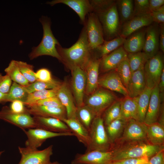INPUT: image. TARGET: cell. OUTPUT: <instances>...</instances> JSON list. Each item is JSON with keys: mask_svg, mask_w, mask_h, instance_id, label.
Segmentation results:
<instances>
[{"mask_svg": "<svg viewBox=\"0 0 164 164\" xmlns=\"http://www.w3.org/2000/svg\"><path fill=\"white\" fill-rule=\"evenodd\" d=\"M56 47L62 62L70 69L77 67L84 70L92 57L84 26L77 41L71 46L65 48L60 44Z\"/></svg>", "mask_w": 164, "mask_h": 164, "instance_id": "6da1fadb", "label": "cell"}, {"mask_svg": "<svg viewBox=\"0 0 164 164\" xmlns=\"http://www.w3.org/2000/svg\"><path fill=\"white\" fill-rule=\"evenodd\" d=\"M162 149L164 146L152 145L147 140L126 142L113 147L112 161L145 157L150 158Z\"/></svg>", "mask_w": 164, "mask_h": 164, "instance_id": "7a4b0ae2", "label": "cell"}, {"mask_svg": "<svg viewBox=\"0 0 164 164\" xmlns=\"http://www.w3.org/2000/svg\"><path fill=\"white\" fill-rule=\"evenodd\" d=\"M40 21L43 29L42 39L37 46L32 48V51L29 54V57L32 60L39 56L47 55L55 57L62 62L61 57L56 47V45L60 44L52 33L50 21L47 18L43 17Z\"/></svg>", "mask_w": 164, "mask_h": 164, "instance_id": "3957f363", "label": "cell"}, {"mask_svg": "<svg viewBox=\"0 0 164 164\" xmlns=\"http://www.w3.org/2000/svg\"><path fill=\"white\" fill-rule=\"evenodd\" d=\"M90 141L86 151L92 150L108 151L113 146L108 137L103 119L101 116H96L89 131Z\"/></svg>", "mask_w": 164, "mask_h": 164, "instance_id": "277c9868", "label": "cell"}, {"mask_svg": "<svg viewBox=\"0 0 164 164\" xmlns=\"http://www.w3.org/2000/svg\"><path fill=\"white\" fill-rule=\"evenodd\" d=\"M96 14L102 27L105 40L117 37L120 32L121 23L115 3L105 11Z\"/></svg>", "mask_w": 164, "mask_h": 164, "instance_id": "5b68a950", "label": "cell"}, {"mask_svg": "<svg viewBox=\"0 0 164 164\" xmlns=\"http://www.w3.org/2000/svg\"><path fill=\"white\" fill-rule=\"evenodd\" d=\"M117 97L111 91L98 88L86 100L84 104L90 107L97 116H101L105 110L117 100Z\"/></svg>", "mask_w": 164, "mask_h": 164, "instance_id": "8992f818", "label": "cell"}, {"mask_svg": "<svg viewBox=\"0 0 164 164\" xmlns=\"http://www.w3.org/2000/svg\"><path fill=\"white\" fill-rule=\"evenodd\" d=\"M163 69V56L158 52L149 59L144 65V72L146 87L152 89L158 85Z\"/></svg>", "mask_w": 164, "mask_h": 164, "instance_id": "52a82bcc", "label": "cell"}, {"mask_svg": "<svg viewBox=\"0 0 164 164\" xmlns=\"http://www.w3.org/2000/svg\"><path fill=\"white\" fill-rule=\"evenodd\" d=\"M84 25L89 45L92 50L102 44L104 41L102 27L97 15L93 12L87 14Z\"/></svg>", "mask_w": 164, "mask_h": 164, "instance_id": "ba28073f", "label": "cell"}, {"mask_svg": "<svg viewBox=\"0 0 164 164\" xmlns=\"http://www.w3.org/2000/svg\"><path fill=\"white\" fill-rule=\"evenodd\" d=\"M53 147L51 145L42 150L19 147L21 155L19 164H53L50 157L53 154Z\"/></svg>", "mask_w": 164, "mask_h": 164, "instance_id": "9c48e42d", "label": "cell"}, {"mask_svg": "<svg viewBox=\"0 0 164 164\" xmlns=\"http://www.w3.org/2000/svg\"><path fill=\"white\" fill-rule=\"evenodd\" d=\"M0 119L14 125L22 130L38 128L33 117L28 112L15 113L6 106H3L0 111Z\"/></svg>", "mask_w": 164, "mask_h": 164, "instance_id": "30bf717a", "label": "cell"}, {"mask_svg": "<svg viewBox=\"0 0 164 164\" xmlns=\"http://www.w3.org/2000/svg\"><path fill=\"white\" fill-rule=\"evenodd\" d=\"M27 137L25 147L32 149H38L46 139L58 136H74L72 132L56 133L39 128L22 130Z\"/></svg>", "mask_w": 164, "mask_h": 164, "instance_id": "8fae6325", "label": "cell"}, {"mask_svg": "<svg viewBox=\"0 0 164 164\" xmlns=\"http://www.w3.org/2000/svg\"><path fill=\"white\" fill-rule=\"evenodd\" d=\"M147 125L144 122L134 119L128 120L121 136L115 144L117 143L119 145L128 142L147 140Z\"/></svg>", "mask_w": 164, "mask_h": 164, "instance_id": "7c38bea8", "label": "cell"}, {"mask_svg": "<svg viewBox=\"0 0 164 164\" xmlns=\"http://www.w3.org/2000/svg\"><path fill=\"white\" fill-rule=\"evenodd\" d=\"M71 71V87L77 108L84 104V97L86 85L85 70L77 67L70 69Z\"/></svg>", "mask_w": 164, "mask_h": 164, "instance_id": "4fadbf2b", "label": "cell"}, {"mask_svg": "<svg viewBox=\"0 0 164 164\" xmlns=\"http://www.w3.org/2000/svg\"><path fill=\"white\" fill-rule=\"evenodd\" d=\"M113 151L92 150L77 154L71 164H108L112 161Z\"/></svg>", "mask_w": 164, "mask_h": 164, "instance_id": "5bb4252c", "label": "cell"}, {"mask_svg": "<svg viewBox=\"0 0 164 164\" xmlns=\"http://www.w3.org/2000/svg\"><path fill=\"white\" fill-rule=\"evenodd\" d=\"M152 24L145 30V43L143 49V52L150 58L159 52V26L155 22Z\"/></svg>", "mask_w": 164, "mask_h": 164, "instance_id": "9a60e30c", "label": "cell"}, {"mask_svg": "<svg viewBox=\"0 0 164 164\" xmlns=\"http://www.w3.org/2000/svg\"><path fill=\"white\" fill-rule=\"evenodd\" d=\"M98 84L101 87L118 92L125 97H129L126 88L115 70L99 78Z\"/></svg>", "mask_w": 164, "mask_h": 164, "instance_id": "2e32d148", "label": "cell"}, {"mask_svg": "<svg viewBox=\"0 0 164 164\" xmlns=\"http://www.w3.org/2000/svg\"><path fill=\"white\" fill-rule=\"evenodd\" d=\"M153 22L150 13L135 16L123 24L120 36L126 39L141 28L149 26Z\"/></svg>", "mask_w": 164, "mask_h": 164, "instance_id": "e0dca14e", "label": "cell"}, {"mask_svg": "<svg viewBox=\"0 0 164 164\" xmlns=\"http://www.w3.org/2000/svg\"><path fill=\"white\" fill-rule=\"evenodd\" d=\"M100 59L92 57L84 70L86 74V85L85 93L89 95L99 87L98 81Z\"/></svg>", "mask_w": 164, "mask_h": 164, "instance_id": "ac0fdd59", "label": "cell"}, {"mask_svg": "<svg viewBox=\"0 0 164 164\" xmlns=\"http://www.w3.org/2000/svg\"><path fill=\"white\" fill-rule=\"evenodd\" d=\"M56 97L66 110L67 118H76L77 108L74 97L66 82L62 83L58 88Z\"/></svg>", "mask_w": 164, "mask_h": 164, "instance_id": "d6986e66", "label": "cell"}, {"mask_svg": "<svg viewBox=\"0 0 164 164\" xmlns=\"http://www.w3.org/2000/svg\"><path fill=\"white\" fill-rule=\"evenodd\" d=\"M128 54L123 46L120 47L100 58L99 70L106 72L114 70L127 57Z\"/></svg>", "mask_w": 164, "mask_h": 164, "instance_id": "ffe728a7", "label": "cell"}, {"mask_svg": "<svg viewBox=\"0 0 164 164\" xmlns=\"http://www.w3.org/2000/svg\"><path fill=\"white\" fill-rule=\"evenodd\" d=\"M27 106V111L33 116L53 118L61 121L67 118L66 111L64 107L38 105H29Z\"/></svg>", "mask_w": 164, "mask_h": 164, "instance_id": "44dd1931", "label": "cell"}, {"mask_svg": "<svg viewBox=\"0 0 164 164\" xmlns=\"http://www.w3.org/2000/svg\"><path fill=\"white\" fill-rule=\"evenodd\" d=\"M158 85L152 89L149 106L144 123L148 125L158 122L161 102Z\"/></svg>", "mask_w": 164, "mask_h": 164, "instance_id": "7402d4cb", "label": "cell"}, {"mask_svg": "<svg viewBox=\"0 0 164 164\" xmlns=\"http://www.w3.org/2000/svg\"><path fill=\"white\" fill-rule=\"evenodd\" d=\"M53 6L58 3L65 4L73 10L78 15L81 23L84 24L88 14L92 12V7L89 0H54L47 2Z\"/></svg>", "mask_w": 164, "mask_h": 164, "instance_id": "603a6c76", "label": "cell"}, {"mask_svg": "<svg viewBox=\"0 0 164 164\" xmlns=\"http://www.w3.org/2000/svg\"><path fill=\"white\" fill-rule=\"evenodd\" d=\"M33 118L38 128L56 133L72 132L66 124L58 119L39 116Z\"/></svg>", "mask_w": 164, "mask_h": 164, "instance_id": "cb8c5ba5", "label": "cell"}, {"mask_svg": "<svg viewBox=\"0 0 164 164\" xmlns=\"http://www.w3.org/2000/svg\"><path fill=\"white\" fill-rule=\"evenodd\" d=\"M144 67L132 73L126 88L128 96L131 97L138 96L146 87Z\"/></svg>", "mask_w": 164, "mask_h": 164, "instance_id": "d4e9b609", "label": "cell"}, {"mask_svg": "<svg viewBox=\"0 0 164 164\" xmlns=\"http://www.w3.org/2000/svg\"><path fill=\"white\" fill-rule=\"evenodd\" d=\"M145 30H142L132 34L127 39L123 47L128 53L141 52L143 50L145 43Z\"/></svg>", "mask_w": 164, "mask_h": 164, "instance_id": "484cf974", "label": "cell"}, {"mask_svg": "<svg viewBox=\"0 0 164 164\" xmlns=\"http://www.w3.org/2000/svg\"><path fill=\"white\" fill-rule=\"evenodd\" d=\"M62 121L68 126L78 141L87 147L90 141L89 132L77 118H66Z\"/></svg>", "mask_w": 164, "mask_h": 164, "instance_id": "4316f807", "label": "cell"}, {"mask_svg": "<svg viewBox=\"0 0 164 164\" xmlns=\"http://www.w3.org/2000/svg\"><path fill=\"white\" fill-rule=\"evenodd\" d=\"M138 100V96L135 97H125L121 100V112L119 118L127 121L130 119L137 120Z\"/></svg>", "mask_w": 164, "mask_h": 164, "instance_id": "83f0119b", "label": "cell"}, {"mask_svg": "<svg viewBox=\"0 0 164 164\" xmlns=\"http://www.w3.org/2000/svg\"><path fill=\"white\" fill-rule=\"evenodd\" d=\"M127 121L118 118L105 126L108 137L113 147L121 136Z\"/></svg>", "mask_w": 164, "mask_h": 164, "instance_id": "f1b7e54d", "label": "cell"}, {"mask_svg": "<svg viewBox=\"0 0 164 164\" xmlns=\"http://www.w3.org/2000/svg\"><path fill=\"white\" fill-rule=\"evenodd\" d=\"M146 139L152 145L164 146V126L158 122L147 125Z\"/></svg>", "mask_w": 164, "mask_h": 164, "instance_id": "f546056e", "label": "cell"}, {"mask_svg": "<svg viewBox=\"0 0 164 164\" xmlns=\"http://www.w3.org/2000/svg\"><path fill=\"white\" fill-rule=\"evenodd\" d=\"M125 39L119 36L111 40H104L102 44L91 50L92 55L94 54L101 58L121 46Z\"/></svg>", "mask_w": 164, "mask_h": 164, "instance_id": "4dcf8cb0", "label": "cell"}, {"mask_svg": "<svg viewBox=\"0 0 164 164\" xmlns=\"http://www.w3.org/2000/svg\"><path fill=\"white\" fill-rule=\"evenodd\" d=\"M115 4L121 24H124L134 16V1L116 0Z\"/></svg>", "mask_w": 164, "mask_h": 164, "instance_id": "1f68e13d", "label": "cell"}, {"mask_svg": "<svg viewBox=\"0 0 164 164\" xmlns=\"http://www.w3.org/2000/svg\"><path fill=\"white\" fill-rule=\"evenodd\" d=\"M76 116L80 122L88 131L94 120L97 116L93 110L85 104L77 108Z\"/></svg>", "mask_w": 164, "mask_h": 164, "instance_id": "d6a6232c", "label": "cell"}, {"mask_svg": "<svg viewBox=\"0 0 164 164\" xmlns=\"http://www.w3.org/2000/svg\"><path fill=\"white\" fill-rule=\"evenodd\" d=\"M152 89L146 87L138 96L137 120L144 122L148 108Z\"/></svg>", "mask_w": 164, "mask_h": 164, "instance_id": "836d02e7", "label": "cell"}, {"mask_svg": "<svg viewBox=\"0 0 164 164\" xmlns=\"http://www.w3.org/2000/svg\"><path fill=\"white\" fill-rule=\"evenodd\" d=\"M4 71L6 74L9 76L13 82L22 86H26L29 84L21 73L16 60H11Z\"/></svg>", "mask_w": 164, "mask_h": 164, "instance_id": "e575fe53", "label": "cell"}, {"mask_svg": "<svg viewBox=\"0 0 164 164\" xmlns=\"http://www.w3.org/2000/svg\"><path fill=\"white\" fill-rule=\"evenodd\" d=\"M29 94L23 86L13 82L9 92L7 93L5 102L18 101L24 104Z\"/></svg>", "mask_w": 164, "mask_h": 164, "instance_id": "d590c367", "label": "cell"}, {"mask_svg": "<svg viewBox=\"0 0 164 164\" xmlns=\"http://www.w3.org/2000/svg\"><path fill=\"white\" fill-rule=\"evenodd\" d=\"M127 58L132 73L144 67L147 61L150 58L147 54L143 52L128 53Z\"/></svg>", "mask_w": 164, "mask_h": 164, "instance_id": "8d00e7d4", "label": "cell"}, {"mask_svg": "<svg viewBox=\"0 0 164 164\" xmlns=\"http://www.w3.org/2000/svg\"><path fill=\"white\" fill-rule=\"evenodd\" d=\"M121 100H117L108 108L103 113L102 117L105 126L119 117Z\"/></svg>", "mask_w": 164, "mask_h": 164, "instance_id": "74e56055", "label": "cell"}, {"mask_svg": "<svg viewBox=\"0 0 164 164\" xmlns=\"http://www.w3.org/2000/svg\"><path fill=\"white\" fill-rule=\"evenodd\" d=\"M61 83L54 79L49 82L36 80L32 83L29 84L27 86L23 87L27 92L29 94L36 91L57 88L60 87Z\"/></svg>", "mask_w": 164, "mask_h": 164, "instance_id": "f35d334b", "label": "cell"}, {"mask_svg": "<svg viewBox=\"0 0 164 164\" xmlns=\"http://www.w3.org/2000/svg\"><path fill=\"white\" fill-rule=\"evenodd\" d=\"M59 87L51 89L36 91L29 94L24 104L26 106L39 100L50 97H56Z\"/></svg>", "mask_w": 164, "mask_h": 164, "instance_id": "ab89813d", "label": "cell"}, {"mask_svg": "<svg viewBox=\"0 0 164 164\" xmlns=\"http://www.w3.org/2000/svg\"><path fill=\"white\" fill-rule=\"evenodd\" d=\"M114 70L126 88L132 74L127 56L118 65Z\"/></svg>", "mask_w": 164, "mask_h": 164, "instance_id": "60d3db41", "label": "cell"}, {"mask_svg": "<svg viewBox=\"0 0 164 164\" xmlns=\"http://www.w3.org/2000/svg\"><path fill=\"white\" fill-rule=\"evenodd\" d=\"M16 62L21 73L30 84L37 80L32 65L21 61Z\"/></svg>", "mask_w": 164, "mask_h": 164, "instance_id": "b9f144b4", "label": "cell"}, {"mask_svg": "<svg viewBox=\"0 0 164 164\" xmlns=\"http://www.w3.org/2000/svg\"><path fill=\"white\" fill-rule=\"evenodd\" d=\"M90 1L92 12L96 14L105 11L115 3V1L113 0H90Z\"/></svg>", "mask_w": 164, "mask_h": 164, "instance_id": "7bdbcfd3", "label": "cell"}, {"mask_svg": "<svg viewBox=\"0 0 164 164\" xmlns=\"http://www.w3.org/2000/svg\"><path fill=\"white\" fill-rule=\"evenodd\" d=\"M134 16L150 13L149 0L134 1Z\"/></svg>", "mask_w": 164, "mask_h": 164, "instance_id": "ee69618b", "label": "cell"}, {"mask_svg": "<svg viewBox=\"0 0 164 164\" xmlns=\"http://www.w3.org/2000/svg\"><path fill=\"white\" fill-rule=\"evenodd\" d=\"M29 105H38L46 106L64 107L56 96L50 97L39 100L26 106Z\"/></svg>", "mask_w": 164, "mask_h": 164, "instance_id": "f6af8a7d", "label": "cell"}, {"mask_svg": "<svg viewBox=\"0 0 164 164\" xmlns=\"http://www.w3.org/2000/svg\"><path fill=\"white\" fill-rule=\"evenodd\" d=\"M149 158L147 157L137 158H128L112 161L108 164H147Z\"/></svg>", "mask_w": 164, "mask_h": 164, "instance_id": "bcb514c9", "label": "cell"}, {"mask_svg": "<svg viewBox=\"0 0 164 164\" xmlns=\"http://www.w3.org/2000/svg\"><path fill=\"white\" fill-rule=\"evenodd\" d=\"M12 81L9 76L3 75L0 73V92L8 93L12 85Z\"/></svg>", "mask_w": 164, "mask_h": 164, "instance_id": "7dc6e473", "label": "cell"}, {"mask_svg": "<svg viewBox=\"0 0 164 164\" xmlns=\"http://www.w3.org/2000/svg\"><path fill=\"white\" fill-rule=\"evenodd\" d=\"M37 80L49 82L53 80L51 72L47 69L43 68L39 69L35 72Z\"/></svg>", "mask_w": 164, "mask_h": 164, "instance_id": "c3c4849f", "label": "cell"}, {"mask_svg": "<svg viewBox=\"0 0 164 164\" xmlns=\"http://www.w3.org/2000/svg\"><path fill=\"white\" fill-rule=\"evenodd\" d=\"M153 22L160 24L164 23V5L150 12Z\"/></svg>", "mask_w": 164, "mask_h": 164, "instance_id": "681fc988", "label": "cell"}, {"mask_svg": "<svg viewBox=\"0 0 164 164\" xmlns=\"http://www.w3.org/2000/svg\"><path fill=\"white\" fill-rule=\"evenodd\" d=\"M24 103L19 101H15L12 102L10 109L13 112L16 113H24L28 112L27 108Z\"/></svg>", "mask_w": 164, "mask_h": 164, "instance_id": "f907efd6", "label": "cell"}, {"mask_svg": "<svg viewBox=\"0 0 164 164\" xmlns=\"http://www.w3.org/2000/svg\"><path fill=\"white\" fill-rule=\"evenodd\" d=\"M147 164H164V149L160 150L151 157Z\"/></svg>", "mask_w": 164, "mask_h": 164, "instance_id": "816d5d0a", "label": "cell"}, {"mask_svg": "<svg viewBox=\"0 0 164 164\" xmlns=\"http://www.w3.org/2000/svg\"><path fill=\"white\" fill-rule=\"evenodd\" d=\"M149 7L151 12L156 10L164 5V0H149Z\"/></svg>", "mask_w": 164, "mask_h": 164, "instance_id": "f5cc1de1", "label": "cell"}, {"mask_svg": "<svg viewBox=\"0 0 164 164\" xmlns=\"http://www.w3.org/2000/svg\"><path fill=\"white\" fill-rule=\"evenodd\" d=\"M159 48L162 52H164V23L159 24Z\"/></svg>", "mask_w": 164, "mask_h": 164, "instance_id": "db71d44e", "label": "cell"}, {"mask_svg": "<svg viewBox=\"0 0 164 164\" xmlns=\"http://www.w3.org/2000/svg\"><path fill=\"white\" fill-rule=\"evenodd\" d=\"M158 87L161 100L163 101L164 90V69L162 70L160 80L158 84Z\"/></svg>", "mask_w": 164, "mask_h": 164, "instance_id": "11a10c76", "label": "cell"}, {"mask_svg": "<svg viewBox=\"0 0 164 164\" xmlns=\"http://www.w3.org/2000/svg\"><path fill=\"white\" fill-rule=\"evenodd\" d=\"M7 94L3 93L0 92V104L5 102Z\"/></svg>", "mask_w": 164, "mask_h": 164, "instance_id": "9f6ffc18", "label": "cell"}, {"mask_svg": "<svg viewBox=\"0 0 164 164\" xmlns=\"http://www.w3.org/2000/svg\"><path fill=\"white\" fill-rule=\"evenodd\" d=\"M53 164H63L60 163L57 161H55L53 162Z\"/></svg>", "mask_w": 164, "mask_h": 164, "instance_id": "6f0895ef", "label": "cell"}, {"mask_svg": "<svg viewBox=\"0 0 164 164\" xmlns=\"http://www.w3.org/2000/svg\"><path fill=\"white\" fill-rule=\"evenodd\" d=\"M4 152V151H0V157L1 156V155Z\"/></svg>", "mask_w": 164, "mask_h": 164, "instance_id": "680465c9", "label": "cell"}]
</instances>
